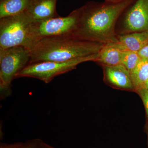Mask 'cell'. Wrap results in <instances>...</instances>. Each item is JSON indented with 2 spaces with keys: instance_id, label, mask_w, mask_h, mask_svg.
Masks as SVG:
<instances>
[{
  "instance_id": "1",
  "label": "cell",
  "mask_w": 148,
  "mask_h": 148,
  "mask_svg": "<svg viewBox=\"0 0 148 148\" xmlns=\"http://www.w3.org/2000/svg\"><path fill=\"white\" fill-rule=\"evenodd\" d=\"M136 0L90 1L77 9L75 29L71 35L78 39L106 45L118 41L115 27L119 18Z\"/></svg>"
},
{
  "instance_id": "2",
  "label": "cell",
  "mask_w": 148,
  "mask_h": 148,
  "mask_svg": "<svg viewBox=\"0 0 148 148\" xmlns=\"http://www.w3.org/2000/svg\"><path fill=\"white\" fill-rule=\"evenodd\" d=\"M105 45L78 39L71 34L42 38L34 41L29 49V64L47 61L65 62L89 56L98 53Z\"/></svg>"
},
{
  "instance_id": "3",
  "label": "cell",
  "mask_w": 148,
  "mask_h": 148,
  "mask_svg": "<svg viewBox=\"0 0 148 148\" xmlns=\"http://www.w3.org/2000/svg\"><path fill=\"white\" fill-rule=\"evenodd\" d=\"M29 49L22 46L0 49V90L1 98L11 93V84L16 75L29 64Z\"/></svg>"
},
{
  "instance_id": "4",
  "label": "cell",
  "mask_w": 148,
  "mask_h": 148,
  "mask_svg": "<svg viewBox=\"0 0 148 148\" xmlns=\"http://www.w3.org/2000/svg\"><path fill=\"white\" fill-rule=\"evenodd\" d=\"M97 54L65 62L47 61L30 63L17 73L15 79L34 78L48 84L56 77L75 69L81 63L94 61L97 58Z\"/></svg>"
},
{
  "instance_id": "5",
  "label": "cell",
  "mask_w": 148,
  "mask_h": 148,
  "mask_svg": "<svg viewBox=\"0 0 148 148\" xmlns=\"http://www.w3.org/2000/svg\"><path fill=\"white\" fill-rule=\"evenodd\" d=\"M32 22L25 12L0 18V49L19 46L29 49Z\"/></svg>"
},
{
  "instance_id": "6",
  "label": "cell",
  "mask_w": 148,
  "mask_h": 148,
  "mask_svg": "<svg viewBox=\"0 0 148 148\" xmlns=\"http://www.w3.org/2000/svg\"><path fill=\"white\" fill-rule=\"evenodd\" d=\"M77 10L66 17H53L32 22L29 29L30 48L35 41L45 37L72 34L75 29Z\"/></svg>"
},
{
  "instance_id": "7",
  "label": "cell",
  "mask_w": 148,
  "mask_h": 148,
  "mask_svg": "<svg viewBox=\"0 0 148 148\" xmlns=\"http://www.w3.org/2000/svg\"><path fill=\"white\" fill-rule=\"evenodd\" d=\"M125 12L121 35L148 31V0H136Z\"/></svg>"
},
{
  "instance_id": "8",
  "label": "cell",
  "mask_w": 148,
  "mask_h": 148,
  "mask_svg": "<svg viewBox=\"0 0 148 148\" xmlns=\"http://www.w3.org/2000/svg\"><path fill=\"white\" fill-rule=\"evenodd\" d=\"M103 67L104 80L108 84L115 88L135 91L130 73L123 65Z\"/></svg>"
},
{
  "instance_id": "9",
  "label": "cell",
  "mask_w": 148,
  "mask_h": 148,
  "mask_svg": "<svg viewBox=\"0 0 148 148\" xmlns=\"http://www.w3.org/2000/svg\"><path fill=\"white\" fill-rule=\"evenodd\" d=\"M57 0H32L25 12L32 22L58 17Z\"/></svg>"
},
{
  "instance_id": "10",
  "label": "cell",
  "mask_w": 148,
  "mask_h": 148,
  "mask_svg": "<svg viewBox=\"0 0 148 148\" xmlns=\"http://www.w3.org/2000/svg\"><path fill=\"white\" fill-rule=\"evenodd\" d=\"M112 44L121 51L138 52L148 44V31L118 35V41Z\"/></svg>"
},
{
  "instance_id": "11",
  "label": "cell",
  "mask_w": 148,
  "mask_h": 148,
  "mask_svg": "<svg viewBox=\"0 0 148 148\" xmlns=\"http://www.w3.org/2000/svg\"><path fill=\"white\" fill-rule=\"evenodd\" d=\"M123 51L112 43L104 45L97 54L94 62L102 66H113L122 64Z\"/></svg>"
},
{
  "instance_id": "12",
  "label": "cell",
  "mask_w": 148,
  "mask_h": 148,
  "mask_svg": "<svg viewBox=\"0 0 148 148\" xmlns=\"http://www.w3.org/2000/svg\"><path fill=\"white\" fill-rule=\"evenodd\" d=\"M32 0H1L0 18L25 12Z\"/></svg>"
},
{
  "instance_id": "13",
  "label": "cell",
  "mask_w": 148,
  "mask_h": 148,
  "mask_svg": "<svg viewBox=\"0 0 148 148\" xmlns=\"http://www.w3.org/2000/svg\"><path fill=\"white\" fill-rule=\"evenodd\" d=\"M130 75L135 91L145 88L148 81V59L142 58Z\"/></svg>"
},
{
  "instance_id": "14",
  "label": "cell",
  "mask_w": 148,
  "mask_h": 148,
  "mask_svg": "<svg viewBox=\"0 0 148 148\" xmlns=\"http://www.w3.org/2000/svg\"><path fill=\"white\" fill-rule=\"evenodd\" d=\"M142 58L138 52L135 51H123L122 64L131 73L139 64Z\"/></svg>"
},
{
  "instance_id": "15",
  "label": "cell",
  "mask_w": 148,
  "mask_h": 148,
  "mask_svg": "<svg viewBox=\"0 0 148 148\" xmlns=\"http://www.w3.org/2000/svg\"><path fill=\"white\" fill-rule=\"evenodd\" d=\"M42 140L39 138L32 139L23 143L18 148H38Z\"/></svg>"
},
{
  "instance_id": "16",
  "label": "cell",
  "mask_w": 148,
  "mask_h": 148,
  "mask_svg": "<svg viewBox=\"0 0 148 148\" xmlns=\"http://www.w3.org/2000/svg\"><path fill=\"white\" fill-rule=\"evenodd\" d=\"M142 98L144 103L148 118V89L146 88H142L137 92Z\"/></svg>"
},
{
  "instance_id": "17",
  "label": "cell",
  "mask_w": 148,
  "mask_h": 148,
  "mask_svg": "<svg viewBox=\"0 0 148 148\" xmlns=\"http://www.w3.org/2000/svg\"><path fill=\"white\" fill-rule=\"evenodd\" d=\"M23 143L17 142L12 144L1 143L0 148H18L23 144Z\"/></svg>"
},
{
  "instance_id": "18",
  "label": "cell",
  "mask_w": 148,
  "mask_h": 148,
  "mask_svg": "<svg viewBox=\"0 0 148 148\" xmlns=\"http://www.w3.org/2000/svg\"><path fill=\"white\" fill-rule=\"evenodd\" d=\"M142 59H148V44L138 52Z\"/></svg>"
},
{
  "instance_id": "19",
  "label": "cell",
  "mask_w": 148,
  "mask_h": 148,
  "mask_svg": "<svg viewBox=\"0 0 148 148\" xmlns=\"http://www.w3.org/2000/svg\"><path fill=\"white\" fill-rule=\"evenodd\" d=\"M38 148H55L53 147L52 146L49 145H48L47 144L44 143L43 141H42L41 143L40 144L39 147Z\"/></svg>"
},
{
  "instance_id": "20",
  "label": "cell",
  "mask_w": 148,
  "mask_h": 148,
  "mask_svg": "<svg viewBox=\"0 0 148 148\" xmlns=\"http://www.w3.org/2000/svg\"><path fill=\"white\" fill-rule=\"evenodd\" d=\"M145 88H147V89H148V81L147 82V83H146Z\"/></svg>"
},
{
  "instance_id": "21",
  "label": "cell",
  "mask_w": 148,
  "mask_h": 148,
  "mask_svg": "<svg viewBox=\"0 0 148 148\" xmlns=\"http://www.w3.org/2000/svg\"><path fill=\"white\" fill-rule=\"evenodd\" d=\"M105 1H115V0H105Z\"/></svg>"
}]
</instances>
